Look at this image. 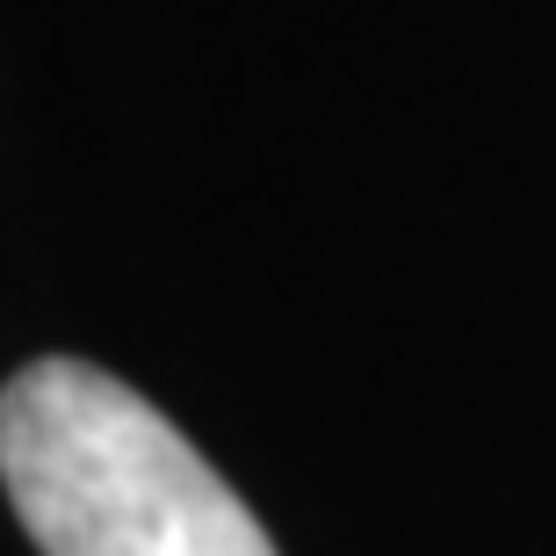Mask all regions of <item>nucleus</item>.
I'll list each match as a JSON object with an SVG mask.
<instances>
[{
    "label": "nucleus",
    "mask_w": 556,
    "mask_h": 556,
    "mask_svg": "<svg viewBox=\"0 0 556 556\" xmlns=\"http://www.w3.org/2000/svg\"><path fill=\"white\" fill-rule=\"evenodd\" d=\"M0 477L43 556H275L174 419L94 362L43 354L0 391Z\"/></svg>",
    "instance_id": "f257e3e1"
}]
</instances>
